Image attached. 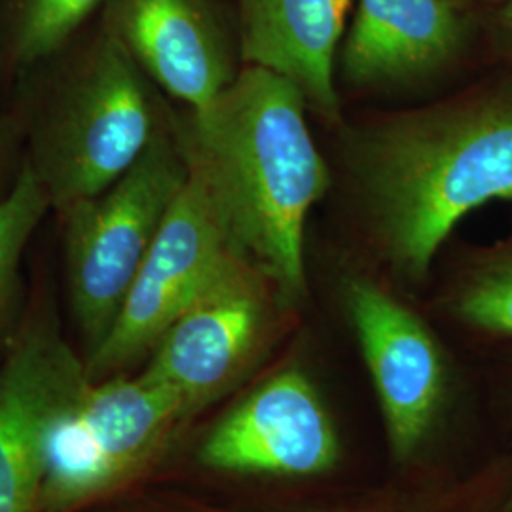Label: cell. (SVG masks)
<instances>
[{
	"mask_svg": "<svg viewBox=\"0 0 512 512\" xmlns=\"http://www.w3.org/2000/svg\"><path fill=\"white\" fill-rule=\"evenodd\" d=\"M19 78L23 164L54 213L107 190L171 124L162 92L101 23Z\"/></svg>",
	"mask_w": 512,
	"mask_h": 512,
	"instance_id": "3957f363",
	"label": "cell"
},
{
	"mask_svg": "<svg viewBox=\"0 0 512 512\" xmlns=\"http://www.w3.org/2000/svg\"><path fill=\"white\" fill-rule=\"evenodd\" d=\"M179 399L143 372L86 389L46 442L38 512H86L135 490L188 423Z\"/></svg>",
	"mask_w": 512,
	"mask_h": 512,
	"instance_id": "5b68a950",
	"label": "cell"
},
{
	"mask_svg": "<svg viewBox=\"0 0 512 512\" xmlns=\"http://www.w3.org/2000/svg\"><path fill=\"white\" fill-rule=\"evenodd\" d=\"M107 512H480V509L473 494L463 486L421 480L387 484L384 488L270 511L226 507L173 490H133L107 505Z\"/></svg>",
	"mask_w": 512,
	"mask_h": 512,
	"instance_id": "5bb4252c",
	"label": "cell"
},
{
	"mask_svg": "<svg viewBox=\"0 0 512 512\" xmlns=\"http://www.w3.org/2000/svg\"><path fill=\"white\" fill-rule=\"evenodd\" d=\"M188 181L171 124L128 171L92 198L55 213L61 230L69 310L90 359L107 340L131 283Z\"/></svg>",
	"mask_w": 512,
	"mask_h": 512,
	"instance_id": "277c9868",
	"label": "cell"
},
{
	"mask_svg": "<svg viewBox=\"0 0 512 512\" xmlns=\"http://www.w3.org/2000/svg\"><path fill=\"white\" fill-rule=\"evenodd\" d=\"M348 160L385 262L421 281L461 220L512 202V74L368 124L349 139Z\"/></svg>",
	"mask_w": 512,
	"mask_h": 512,
	"instance_id": "6da1fadb",
	"label": "cell"
},
{
	"mask_svg": "<svg viewBox=\"0 0 512 512\" xmlns=\"http://www.w3.org/2000/svg\"><path fill=\"white\" fill-rule=\"evenodd\" d=\"M50 211L52 203L37 175L21 162L10 190L0 196V355L29 302L21 274L25 249Z\"/></svg>",
	"mask_w": 512,
	"mask_h": 512,
	"instance_id": "2e32d148",
	"label": "cell"
},
{
	"mask_svg": "<svg viewBox=\"0 0 512 512\" xmlns=\"http://www.w3.org/2000/svg\"><path fill=\"white\" fill-rule=\"evenodd\" d=\"M306 109L289 80L243 67L207 107L173 114L188 171L209 192L232 247L287 308L308 293L306 222L330 186Z\"/></svg>",
	"mask_w": 512,
	"mask_h": 512,
	"instance_id": "7a4b0ae2",
	"label": "cell"
},
{
	"mask_svg": "<svg viewBox=\"0 0 512 512\" xmlns=\"http://www.w3.org/2000/svg\"><path fill=\"white\" fill-rule=\"evenodd\" d=\"M503 512H512V486L511 490H509V495H507V499H505V505H503Z\"/></svg>",
	"mask_w": 512,
	"mask_h": 512,
	"instance_id": "44dd1931",
	"label": "cell"
},
{
	"mask_svg": "<svg viewBox=\"0 0 512 512\" xmlns=\"http://www.w3.org/2000/svg\"><path fill=\"white\" fill-rule=\"evenodd\" d=\"M90 382L48 285L38 283L0 355V512H38L52 425Z\"/></svg>",
	"mask_w": 512,
	"mask_h": 512,
	"instance_id": "8992f818",
	"label": "cell"
},
{
	"mask_svg": "<svg viewBox=\"0 0 512 512\" xmlns=\"http://www.w3.org/2000/svg\"><path fill=\"white\" fill-rule=\"evenodd\" d=\"M338 458L340 442L329 412L298 368L256 385L196 448L202 467L226 475H323Z\"/></svg>",
	"mask_w": 512,
	"mask_h": 512,
	"instance_id": "30bf717a",
	"label": "cell"
},
{
	"mask_svg": "<svg viewBox=\"0 0 512 512\" xmlns=\"http://www.w3.org/2000/svg\"><path fill=\"white\" fill-rule=\"evenodd\" d=\"M274 302L270 279L245 256H232L165 330L141 372L171 391L192 420L255 365Z\"/></svg>",
	"mask_w": 512,
	"mask_h": 512,
	"instance_id": "ba28073f",
	"label": "cell"
},
{
	"mask_svg": "<svg viewBox=\"0 0 512 512\" xmlns=\"http://www.w3.org/2000/svg\"><path fill=\"white\" fill-rule=\"evenodd\" d=\"M488 42L501 71L512 74V0L492 8L488 18Z\"/></svg>",
	"mask_w": 512,
	"mask_h": 512,
	"instance_id": "ac0fdd59",
	"label": "cell"
},
{
	"mask_svg": "<svg viewBox=\"0 0 512 512\" xmlns=\"http://www.w3.org/2000/svg\"><path fill=\"white\" fill-rule=\"evenodd\" d=\"M353 0H236L243 67L289 80L306 105L338 120L336 54Z\"/></svg>",
	"mask_w": 512,
	"mask_h": 512,
	"instance_id": "4fadbf2b",
	"label": "cell"
},
{
	"mask_svg": "<svg viewBox=\"0 0 512 512\" xmlns=\"http://www.w3.org/2000/svg\"><path fill=\"white\" fill-rule=\"evenodd\" d=\"M473 0H359L342 48L355 88H399L456 69L478 37Z\"/></svg>",
	"mask_w": 512,
	"mask_h": 512,
	"instance_id": "7c38bea8",
	"label": "cell"
},
{
	"mask_svg": "<svg viewBox=\"0 0 512 512\" xmlns=\"http://www.w3.org/2000/svg\"><path fill=\"white\" fill-rule=\"evenodd\" d=\"M105 0H4L0 10V61L21 74L78 37Z\"/></svg>",
	"mask_w": 512,
	"mask_h": 512,
	"instance_id": "9a60e30c",
	"label": "cell"
},
{
	"mask_svg": "<svg viewBox=\"0 0 512 512\" xmlns=\"http://www.w3.org/2000/svg\"><path fill=\"white\" fill-rule=\"evenodd\" d=\"M475 4H486V6H490V8H497V6H501L503 2H507V0H473Z\"/></svg>",
	"mask_w": 512,
	"mask_h": 512,
	"instance_id": "ffe728a7",
	"label": "cell"
},
{
	"mask_svg": "<svg viewBox=\"0 0 512 512\" xmlns=\"http://www.w3.org/2000/svg\"><path fill=\"white\" fill-rule=\"evenodd\" d=\"M6 137H8V129H6V122H4V118H2V112H0V160H2V154H4Z\"/></svg>",
	"mask_w": 512,
	"mask_h": 512,
	"instance_id": "d6986e66",
	"label": "cell"
},
{
	"mask_svg": "<svg viewBox=\"0 0 512 512\" xmlns=\"http://www.w3.org/2000/svg\"><path fill=\"white\" fill-rule=\"evenodd\" d=\"M450 310L476 334L512 340V232L469 256L450 296Z\"/></svg>",
	"mask_w": 512,
	"mask_h": 512,
	"instance_id": "e0dca14e",
	"label": "cell"
},
{
	"mask_svg": "<svg viewBox=\"0 0 512 512\" xmlns=\"http://www.w3.org/2000/svg\"><path fill=\"white\" fill-rule=\"evenodd\" d=\"M99 23L184 109L207 107L243 69L238 23L217 0H105Z\"/></svg>",
	"mask_w": 512,
	"mask_h": 512,
	"instance_id": "8fae6325",
	"label": "cell"
},
{
	"mask_svg": "<svg viewBox=\"0 0 512 512\" xmlns=\"http://www.w3.org/2000/svg\"><path fill=\"white\" fill-rule=\"evenodd\" d=\"M344 306L382 406L391 452L408 461L431 435L446 397L448 366L439 340L368 277L346 281Z\"/></svg>",
	"mask_w": 512,
	"mask_h": 512,
	"instance_id": "9c48e42d",
	"label": "cell"
},
{
	"mask_svg": "<svg viewBox=\"0 0 512 512\" xmlns=\"http://www.w3.org/2000/svg\"><path fill=\"white\" fill-rule=\"evenodd\" d=\"M234 255L239 253L209 192L188 171L107 340L86 359L90 380L101 382L145 365L165 330Z\"/></svg>",
	"mask_w": 512,
	"mask_h": 512,
	"instance_id": "52a82bcc",
	"label": "cell"
}]
</instances>
